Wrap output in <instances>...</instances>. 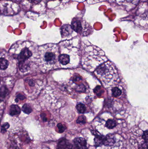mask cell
<instances>
[{
  "instance_id": "6da1fadb",
  "label": "cell",
  "mask_w": 148,
  "mask_h": 149,
  "mask_svg": "<svg viewBox=\"0 0 148 149\" xmlns=\"http://www.w3.org/2000/svg\"><path fill=\"white\" fill-rule=\"evenodd\" d=\"M9 52L17 61L21 75L31 74L39 69L38 46L34 43L18 42L11 47Z\"/></svg>"
},
{
  "instance_id": "7a4b0ae2",
  "label": "cell",
  "mask_w": 148,
  "mask_h": 149,
  "mask_svg": "<svg viewBox=\"0 0 148 149\" xmlns=\"http://www.w3.org/2000/svg\"><path fill=\"white\" fill-rule=\"evenodd\" d=\"M60 55L57 44H47L38 47L39 69L46 72L59 68Z\"/></svg>"
},
{
  "instance_id": "3957f363",
  "label": "cell",
  "mask_w": 148,
  "mask_h": 149,
  "mask_svg": "<svg viewBox=\"0 0 148 149\" xmlns=\"http://www.w3.org/2000/svg\"><path fill=\"white\" fill-rule=\"evenodd\" d=\"M94 73L106 88L116 85L120 81L117 69L115 64L110 61H106L99 65L95 69Z\"/></svg>"
},
{
  "instance_id": "277c9868",
  "label": "cell",
  "mask_w": 148,
  "mask_h": 149,
  "mask_svg": "<svg viewBox=\"0 0 148 149\" xmlns=\"http://www.w3.org/2000/svg\"><path fill=\"white\" fill-rule=\"evenodd\" d=\"M103 51L94 45L86 46L82 57L83 67L90 71H93L103 63L107 61Z\"/></svg>"
},
{
  "instance_id": "5b68a950",
  "label": "cell",
  "mask_w": 148,
  "mask_h": 149,
  "mask_svg": "<svg viewBox=\"0 0 148 149\" xmlns=\"http://www.w3.org/2000/svg\"><path fill=\"white\" fill-rule=\"evenodd\" d=\"M18 70V64L15 58L9 52L0 50V76H14Z\"/></svg>"
},
{
  "instance_id": "8992f818",
  "label": "cell",
  "mask_w": 148,
  "mask_h": 149,
  "mask_svg": "<svg viewBox=\"0 0 148 149\" xmlns=\"http://www.w3.org/2000/svg\"><path fill=\"white\" fill-rule=\"evenodd\" d=\"M25 84L30 98H32L39 94L44 86L43 80L36 76L28 78L25 80Z\"/></svg>"
},
{
  "instance_id": "52a82bcc",
  "label": "cell",
  "mask_w": 148,
  "mask_h": 149,
  "mask_svg": "<svg viewBox=\"0 0 148 149\" xmlns=\"http://www.w3.org/2000/svg\"><path fill=\"white\" fill-rule=\"evenodd\" d=\"M72 149H88L86 139L81 137L75 138L73 140Z\"/></svg>"
},
{
  "instance_id": "ba28073f",
  "label": "cell",
  "mask_w": 148,
  "mask_h": 149,
  "mask_svg": "<svg viewBox=\"0 0 148 149\" xmlns=\"http://www.w3.org/2000/svg\"><path fill=\"white\" fill-rule=\"evenodd\" d=\"M124 89L122 85H120V82L116 85L110 87V94L114 98H119L122 96Z\"/></svg>"
},
{
  "instance_id": "9c48e42d",
  "label": "cell",
  "mask_w": 148,
  "mask_h": 149,
  "mask_svg": "<svg viewBox=\"0 0 148 149\" xmlns=\"http://www.w3.org/2000/svg\"><path fill=\"white\" fill-rule=\"evenodd\" d=\"M92 134L95 136L94 139V145L95 147H98L103 145L104 137L103 135H101L97 130H91Z\"/></svg>"
},
{
  "instance_id": "30bf717a",
  "label": "cell",
  "mask_w": 148,
  "mask_h": 149,
  "mask_svg": "<svg viewBox=\"0 0 148 149\" xmlns=\"http://www.w3.org/2000/svg\"><path fill=\"white\" fill-rule=\"evenodd\" d=\"M116 142V137L112 133H109L104 136L103 145L105 146H113Z\"/></svg>"
},
{
  "instance_id": "8fae6325",
  "label": "cell",
  "mask_w": 148,
  "mask_h": 149,
  "mask_svg": "<svg viewBox=\"0 0 148 149\" xmlns=\"http://www.w3.org/2000/svg\"><path fill=\"white\" fill-rule=\"evenodd\" d=\"M73 144L66 138L60 139L57 145V149H72Z\"/></svg>"
},
{
  "instance_id": "7c38bea8",
  "label": "cell",
  "mask_w": 148,
  "mask_h": 149,
  "mask_svg": "<svg viewBox=\"0 0 148 149\" xmlns=\"http://www.w3.org/2000/svg\"><path fill=\"white\" fill-rule=\"evenodd\" d=\"M71 27L73 30L79 34H82L83 32V27L81 22L78 20H73L72 22Z\"/></svg>"
},
{
  "instance_id": "4fadbf2b",
  "label": "cell",
  "mask_w": 148,
  "mask_h": 149,
  "mask_svg": "<svg viewBox=\"0 0 148 149\" xmlns=\"http://www.w3.org/2000/svg\"><path fill=\"white\" fill-rule=\"evenodd\" d=\"M72 28L69 24H65L61 28V34L63 37H66L73 33Z\"/></svg>"
},
{
  "instance_id": "5bb4252c",
  "label": "cell",
  "mask_w": 148,
  "mask_h": 149,
  "mask_svg": "<svg viewBox=\"0 0 148 149\" xmlns=\"http://www.w3.org/2000/svg\"><path fill=\"white\" fill-rule=\"evenodd\" d=\"M21 112V110L18 105L14 104L10 106L9 113L11 116H18L20 114Z\"/></svg>"
},
{
  "instance_id": "9a60e30c",
  "label": "cell",
  "mask_w": 148,
  "mask_h": 149,
  "mask_svg": "<svg viewBox=\"0 0 148 149\" xmlns=\"http://www.w3.org/2000/svg\"><path fill=\"white\" fill-rule=\"evenodd\" d=\"M70 58L69 56L67 54H62L60 55L59 63L60 64H62L63 65H66L69 64Z\"/></svg>"
},
{
  "instance_id": "2e32d148",
  "label": "cell",
  "mask_w": 148,
  "mask_h": 149,
  "mask_svg": "<svg viewBox=\"0 0 148 149\" xmlns=\"http://www.w3.org/2000/svg\"><path fill=\"white\" fill-rule=\"evenodd\" d=\"M117 123L116 120L113 119H109L106 121L105 126L109 129H112L116 126Z\"/></svg>"
},
{
  "instance_id": "e0dca14e",
  "label": "cell",
  "mask_w": 148,
  "mask_h": 149,
  "mask_svg": "<svg viewBox=\"0 0 148 149\" xmlns=\"http://www.w3.org/2000/svg\"><path fill=\"white\" fill-rule=\"evenodd\" d=\"M76 108L78 112L80 113H85L86 110L85 105L82 103H79L77 105Z\"/></svg>"
},
{
  "instance_id": "ac0fdd59",
  "label": "cell",
  "mask_w": 148,
  "mask_h": 149,
  "mask_svg": "<svg viewBox=\"0 0 148 149\" xmlns=\"http://www.w3.org/2000/svg\"><path fill=\"white\" fill-rule=\"evenodd\" d=\"M22 110L26 114H29L32 111V108L28 104H25L22 107Z\"/></svg>"
},
{
  "instance_id": "d6986e66",
  "label": "cell",
  "mask_w": 148,
  "mask_h": 149,
  "mask_svg": "<svg viewBox=\"0 0 148 149\" xmlns=\"http://www.w3.org/2000/svg\"><path fill=\"white\" fill-rule=\"evenodd\" d=\"M77 123L79 124H84L86 123V118L84 116H79L77 120Z\"/></svg>"
},
{
  "instance_id": "ffe728a7",
  "label": "cell",
  "mask_w": 148,
  "mask_h": 149,
  "mask_svg": "<svg viewBox=\"0 0 148 149\" xmlns=\"http://www.w3.org/2000/svg\"><path fill=\"white\" fill-rule=\"evenodd\" d=\"M57 127L58 130V132L59 133H63V132L66 130V125H64L61 123H59L57 125Z\"/></svg>"
},
{
  "instance_id": "44dd1931",
  "label": "cell",
  "mask_w": 148,
  "mask_h": 149,
  "mask_svg": "<svg viewBox=\"0 0 148 149\" xmlns=\"http://www.w3.org/2000/svg\"><path fill=\"white\" fill-rule=\"evenodd\" d=\"M10 127V125L8 123H4L1 127V133H4L7 130V129Z\"/></svg>"
},
{
  "instance_id": "7402d4cb",
  "label": "cell",
  "mask_w": 148,
  "mask_h": 149,
  "mask_svg": "<svg viewBox=\"0 0 148 149\" xmlns=\"http://www.w3.org/2000/svg\"><path fill=\"white\" fill-rule=\"evenodd\" d=\"M148 130H146L145 131H144L143 132L142 137V139L144 140V142H148Z\"/></svg>"
},
{
  "instance_id": "603a6c76",
  "label": "cell",
  "mask_w": 148,
  "mask_h": 149,
  "mask_svg": "<svg viewBox=\"0 0 148 149\" xmlns=\"http://www.w3.org/2000/svg\"><path fill=\"white\" fill-rule=\"evenodd\" d=\"M138 149H148V142H144L141 144Z\"/></svg>"
},
{
  "instance_id": "cb8c5ba5",
  "label": "cell",
  "mask_w": 148,
  "mask_h": 149,
  "mask_svg": "<svg viewBox=\"0 0 148 149\" xmlns=\"http://www.w3.org/2000/svg\"><path fill=\"white\" fill-rule=\"evenodd\" d=\"M126 1L132 3L133 4H137L139 2V0H126Z\"/></svg>"
},
{
  "instance_id": "d4e9b609",
  "label": "cell",
  "mask_w": 148,
  "mask_h": 149,
  "mask_svg": "<svg viewBox=\"0 0 148 149\" xmlns=\"http://www.w3.org/2000/svg\"><path fill=\"white\" fill-rule=\"evenodd\" d=\"M31 1L35 4H38L42 0H31Z\"/></svg>"
}]
</instances>
